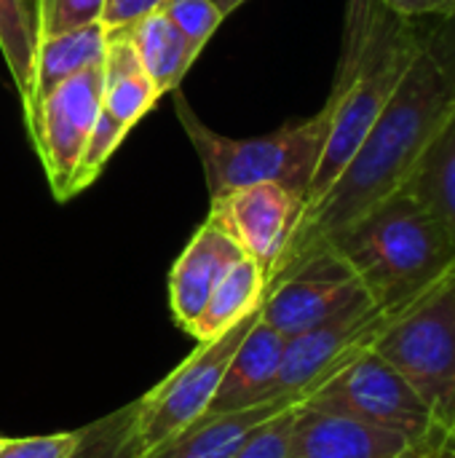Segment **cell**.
<instances>
[{
  "label": "cell",
  "mask_w": 455,
  "mask_h": 458,
  "mask_svg": "<svg viewBox=\"0 0 455 458\" xmlns=\"http://www.w3.org/2000/svg\"><path fill=\"white\" fill-rule=\"evenodd\" d=\"M107 51V27L102 21L75 27L51 38L35 40V59H32V78L29 91L21 102L24 123L32 126V118L40 102L67 78L78 75L80 70L105 59Z\"/></svg>",
  "instance_id": "9a60e30c"
},
{
  "label": "cell",
  "mask_w": 455,
  "mask_h": 458,
  "mask_svg": "<svg viewBox=\"0 0 455 458\" xmlns=\"http://www.w3.org/2000/svg\"><path fill=\"white\" fill-rule=\"evenodd\" d=\"M241 258H247L241 247L212 220H204V225L193 233L169 271V309L174 322L188 335L223 276Z\"/></svg>",
  "instance_id": "4fadbf2b"
},
{
  "label": "cell",
  "mask_w": 455,
  "mask_h": 458,
  "mask_svg": "<svg viewBox=\"0 0 455 458\" xmlns=\"http://www.w3.org/2000/svg\"><path fill=\"white\" fill-rule=\"evenodd\" d=\"M121 32L137 51L139 64L145 67L147 78L156 83L158 94H169L174 89H180L182 75L190 70V64L196 62L182 40V35L174 30V24L164 16V11H150L142 19L131 21Z\"/></svg>",
  "instance_id": "d6986e66"
},
{
  "label": "cell",
  "mask_w": 455,
  "mask_h": 458,
  "mask_svg": "<svg viewBox=\"0 0 455 458\" xmlns=\"http://www.w3.org/2000/svg\"><path fill=\"white\" fill-rule=\"evenodd\" d=\"M260 311L231 327L225 335L198 344L185 362H180L164 381H158L147 394L137 400L139 440L145 451L169 440L172 435H177L209 411V403L228 370L233 352L239 349L244 333L252 327Z\"/></svg>",
  "instance_id": "ba28073f"
},
{
  "label": "cell",
  "mask_w": 455,
  "mask_h": 458,
  "mask_svg": "<svg viewBox=\"0 0 455 458\" xmlns=\"http://www.w3.org/2000/svg\"><path fill=\"white\" fill-rule=\"evenodd\" d=\"M445 454L451 458H455V424L453 429H451V435H448V440H445Z\"/></svg>",
  "instance_id": "4dcf8cb0"
},
{
  "label": "cell",
  "mask_w": 455,
  "mask_h": 458,
  "mask_svg": "<svg viewBox=\"0 0 455 458\" xmlns=\"http://www.w3.org/2000/svg\"><path fill=\"white\" fill-rule=\"evenodd\" d=\"M324 252L354 271L375 306L397 309L445 274L455 260V239L421 199L400 188L341 231Z\"/></svg>",
  "instance_id": "3957f363"
},
{
  "label": "cell",
  "mask_w": 455,
  "mask_h": 458,
  "mask_svg": "<svg viewBox=\"0 0 455 458\" xmlns=\"http://www.w3.org/2000/svg\"><path fill=\"white\" fill-rule=\"evenodd\" d=\"M0 54L24 102L35 59V19L24 0H0Z\"/></svg>",
  "instance_id": "7402d4cb"
},
{
  "label": "cell",
  "mask_w": 455,
  "mask_h": 458,
  "mask_svg": "<svg viewBox=\"0 0 455 458\" xmlns=\"http://www.w3.org/2000/svg\"><path fill=\"white\" fill-rule=\"evenodd\" d=\"M424 32L426 24L394 13L383 0H346L341 59L324 102L330 110V134L306 207H311L351 161L416 59Z\"/></svg>",
  "instance_id": "7a4b0ae2"
},
{
  "label": "cell",
  "mask_w": 455,
  "mask_h": 458,
  "mask_svg": "<svg viewBox=\"0 0 455 458\" xmlns=\"http://www.w3.org/2000/svg\"><path fill=\"white\" fill-rule=\"evenodd\" d=\"M139 403H126L118 411L78 429V445L70 458H142Z\"/></svg>",
  "instance_id": "44dd1931"
},
{
  "label": "cell",
  "mask_w": 455,
  "mask_h": 458,
  "mask_svg": "<svg viewBox=\"0 0 455 458\" xmlns=\"http://www.w3.org/2000/svg\"><path fill=\"white\" fill-rule=\"evenodd\" d=\"M287 408L263 403L236 413H204L169 440L145 451L142 458H231L247 437Z\"/></svg>",
  "instance_id": "2e32d148"
},
{
  "label": "cell",
  "mask_w": 455,
  "mask_h": 458,
  "mask_svg": "<svg viewBox=\"0 0 455 458\" xmlns=\"http://www.w3.org/2000/svg\"><path fill=\"white\" fill-rule=\"evenodd\" d=\"M78 445V429L40 437H8L0 458H70Z\"/></svg>",
  "instance_id": "4316f807"
},
{
  "label": "cell",
  "mask_w": 455,
  "mask_h": 458,
  "mask_svg": "<svg viewBox=\"0 0 455 458\" xmlns=\"http://www.w3.org/2000/svg\"><path fill=\"white\" fill-rule=\"evenodd\" d=\"M402 188L421 199L455 239V115L429 142Z\"/></svg>",
  "instance_id": "ffe728a7"
},
{
  "label": "cell",
  "mask_w": 455,
  "mask_h": 458,
  "mask_svg": "<svg viewBox=\"0 0 455 458\" xmlns=\"http://www.w3.org/2000/svg\"><path fill=\"white\" fill-rule=\"evenodd\" d=\"M455 115V13L426 24L424 43L397 83L367 137L335 182L300 212L292 236L268 274L276 284L357 223L386 196L397 193L429 142Z\"/></svg>",
  "instance_id": "6da1fadb"
},
{
  "label": "cell",
  "mask_w": 455,
  "mask_h": 458,
  "mask_svg": "<svg viewBox=\"0 0 455 458\" xmlns=\"http://www.w3.org/2000/svg\"><path fill=\"white\" fill-rule=\"evenodd\" d=\"M300 212L303 199L298 193L279 182H257L212 196L206 220L225 231L247 258L260 263L268 284V274L284 252Z\"/></svg>",
  "instance_id": "8fae6325"
},
{
  "label": "cell",
  "mask_w": 455,
  "mask_h": 458,
  "mask_svg": "<svg viewBox=\"0 0 455 458\" xmlns=\"http://www.w3.org/2000/svg\"><path fill=\"white\" fill-rule=\"evenodd\" d=\"M102 81V113L131 131L139 118L161 99L156 83L147 78L134 46L121 32H107Z\"/></svg>",
  "instance_id": "e0dca14e"
},
{
  "label": "cell",
  "mask_w": 455,
  "mask_h": 458,
  "mask_svg": "<svg viewBox=\"0 0 455 458\" xmlns=\"http://www.w3.org/2000/svg\"><path fill=\"white\" fill-rule=\"evenodd\" d=\"M212 3H215V5H217V11H220V13H223L225 19H228V16H231V13L236 11V8H241V5H244L247 0H212Z\"/></svg>",
  "instance_id": "f546056e"
},
{
  "label": "cell",
  "mask_w": 455,
  "mask_h": 458,
  "mask_svg": "<svg viewBox=\"0 0 455 458\" xmlns=\"http://www.w3.org/2000/svg\"><path fill=\"white\" fill-rule=\"evenodd\" d=\"M126 134L129 131L121 123H115L107 113H99L97 126H94V131H91V137L86 142V150H83V156L78 161V169H75V177H72V185H70V199L75 193L86 191L102 174L105 164L118 150V145L123 142Z\"/></svg>",
  "instance_id": "d4e9b609"
},
{
  "label": "cell",
  "mask_w": 455,
  "mask_h": 458,
  "mask_svg": "<svg viewBox=\"0 0 455 458\" xmlns=\"http://www.w3.org/2000/svg\"><path fill=\"white\" fill-rule=\"evenodd\" d=\"M405 306V303H402ZM383 309L373 301L354 303L333 319L287 338L279 373L265 403L292 408L314 397L335 373H341L362 352L373 349L389 319L402 309Z\"/></svg>",
  "instance_id": "52a82bcc"
},
{
  "label": "cell",
  "mask_w": 455,
  "mask_h": 458,
  "mask_svg": "<svg viewBox=\"0 0 455 458\" xmlns=\"http://www.w3.org/2000/svg\"><path fill=\"white\" fill-rule=\"evenodd\" d=\"M5 440H8V437H0V451H3V445H5Z\"/></svg>",
  "instance_id": "1f68e13d"
},
{
  "label": "cell",
  "mask_w": 455,
  "mask_h": 458,
  "mask_svg": "<svg viewBox=\"0 0 455 458\" xmlns=\"http://www.w3.org/2000/svg\"><path fill=\"white\" fill-rule=\"evenodd\" d=\"M303 405L357 419L362 424L405 435L418 443H442L445 437L405 376H400L375 349L362 352L341 373H335Z\"/></svg>",
  "instance_id": "8992f818"
},
{
  "label": "cell",
  "mask_w": 455,
  "mask_h": 458,
  "mask_svg": "<svg viewBox=\"0 0 455 458\" xmlns=\"http://www.w3.org/2000/svg\"><path fill=\"white\" fill-rule=\"evenodd\" d=\"M265 301V271L252 258H241L217 284L201 317L196 319L190 335L196 344L215 341L231 327L257 314Z\"/></svg>",
  "instance_id": "ac0fdd59"
},
{
  "label": "cell",
  "mask_w": 455,
  "mask_h": 458,
  "mask_svg": "<svg viewBox=\"0 0 455 458\" xmlns=\"http://www.w3.org/2000/svg\"><path fill=\"white\" fill-rule=\"evenodd\" d=\"M370 301L354 271L333 252H322L268 287L260 319L279 335L306 333L354 303Z\"/></svg>",
  "instance_id": "30bf717a"
},
{
  "label": "cell",
  "mask_w": 455,
  "mask_h": 458,
  "mask_svg": "<svg viewBox=\"0 0 455 458\" xmlns=\"http://www.w3.org/2000/svg\"><path fill=\"white\" fill-rule=\"evenodd\" d=\"M174 110L201 158L209 199L257 182H279L298 193L306 207V196L330 134V110L324 105L311 118L282 126L271 134L241 140L215 134L196 115L180 89H174Z\"/></svg>",
  "instance_id": "277c9868"
},
{
  "label": "cell",
  "mask_w": 455,
  "mask_h": 458,
  "mask_svg": "<svg viewBox=\"0 0 455 458\" xmlns=\"http://www.w3.org/2000/svg\"><path fill=\"white\" fill-rule=\"evenodd\" d=\"M284 458H451L442 443H418L357 419L300 405Z\"/></svg>",
  "instance_id": "7c38bea8"
},
{
  "label": "cell",
  "mask_w": 455,
  "mask_h": 458,
  "mask_svg": "<svg viewBox=\"0 0 455 458\" xmlns=\"http://www.w3.org/2000/svg\"><path fill=\"white\" fill-rule=\"evenodd\" d=\"M102 62L62 81L40 102L32 126L27 129L56 201L70 199L78 161L102 113Z\"/></svg>",
  "instance_id": "9c48e42d"
},
{
  "label": "cell",
  "mask_w": 455,
  "mask_h": 458,
  "mask_svg": "<svg viewBox=\"0 0 455 458\" xmlns=\"http://www.w3.org/2000/svg\"><path fill=\"white\" fill-rule=\"evenodd\" d=\"M166 0H107L105 13H102V24L107 27V32L123 30L131 21L142 19L150 11H158Z\"/></svg>",
  "instance_id": "83f0119b"
},
{
  "label": "cell",
  "mask_w": 455,
  "mask_h": 458,
  "mask_svg": "<svg viewBox=\"0 0 455 458\" xmlns=\"http://www.w3.org/2000/svg\"><path fill=\"white\" fill-rule=\"evenodd\" d=\"M284 344L287 338L257 317L233 352L206 413H236L263 405L279 373Z\"/></svg>",
  "instance_id": "5bb4252c"
},
{
  "label": "cell",
  "mask_w": 455,
  "mask_h": 458,
  "mask_svg": "<svg viewBox=\"0 0 455 458\" xmlns=\"http://www.w3.org/2000/svg\"><path fill=\"white\" fill-rule=\"evenodd\" d=\"M107 0H35V40L102 21Z\"/></svg>",
  "instance_id": "cb8c5ba5"
},
{
  "label": "cell",
  "mask_w": 455,
  "mask_h": 458,
  "mask_svg": "<svg viewBox=\"0 0 455 458\" xmlns=\"http://www.w3.org/2000/svg\"><path fill=\"white\" fill-rule=\"evenodd\" d=\"M394 13L408 19H424V16H448L455 13V0H383Z\"/></svg>",
  "instance_id": "f1b7e54d"
},
{
  "label": "cell",
  "mask_w": 455,
  "mask_h": 458,
  "mask_svg": "<svg viewBox=\"0 0 455 458\" xmlns=\"http://www.w3.org/2000/svg\"><path fill=\"white\" fill-rule=\"evenodd\" d=\"M373 349L410 381L448 440L455 424V260L389 319Z\"/></svg>",
  "instance_id": "5b68a950"
},
{
  "label": "cell",
  "mask_w": 455,
  "mask_h": 458,
  "mask_svg": "<svg viewBox=\"0 0 455 458\" xmlns=\"http://www.w3.org/2000/svg\"><path fill=\"white\" fill-rule=\"evenodd\" d=\"M161 11L174 24V30L182 35L193 59L201 54V48L209 43V38L225 21V16L217 11V5L212 0H166L161 5Z\"/></svg>",
  "instance_id": "603a6c76"
},
{
  "label": "cell",
  "mask_w": 455,
  "mask_h": 458,
  "mask_svg": "<svg viewBox=\"0 0 455 458\" xmlns=\"http://www.w3.org/2000/svg\"><path fill=\"white\" fill-rule=\"evenodd\" d=\"M298 408L300 405H292V408L276 413L274 419H268L265 424H260L231 458H284Z\"/></svg>",
  "instance_id": "484cf974"
}]
</instances>
